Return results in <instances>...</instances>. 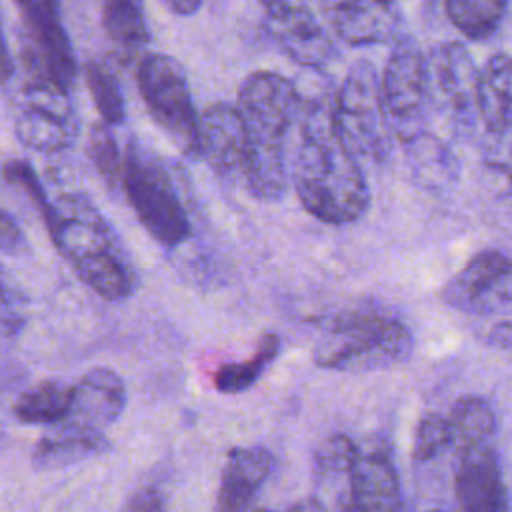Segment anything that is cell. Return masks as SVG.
<instances>
[{
    "instance_id": "4fadbf2b",
    "label": "cell",
    "mask_w": 512,
    "mask_h": 512,
    "mask_svg": "<svg viewBox=\"0 0 512 512\" xmlns=\"http://www.w3.org/2000/svg\"><path fill=\"white\" fill-rule=\"evenodd\" d=\"M266 28L282 52L302 66L320 68L336 56L332 38L308 4L266 12Z\"/></svg>"
},
{
    "instance_id": "277c9868",
    "label": "cell",
    "mask_w": 512,
    "mask_h": 512,
    "mask_svg": "<svg viewBox=\"0 0 512 512\" xmlns=\"http://www.w3.org/2000/svg\"><path fill=\"white\" fill-rule=\"evenodd\" d=\"M412 348V332L402 320L376 310H348L322 328L312 360L324 370L368 372L404 362Z\"/></svg>"
},
{
    "instance_id": "9a60e30c",
    "label": "cell",
    "mask_w": 512,
    "mask_h": 512,
    "mask_svg": "<svg viewBox=\"0 0 512 512\" xmlns=\"http://www.w3.org/2000/svg\"><path fill=\"white\" fill-rule=\"evenodd\" d=\"M340 40L352 46L382 44L398 36L400 12L392 0H318Z\"/></svg>"
},
{
    "instance_id": "3957f363",
    "label": "cell",
    "mask_w": 512,
    "mask_h": 512,
    "mask_svg": "<svg viewBox=\"0 0 512 512\" xmlns=\"http://www.w3.org/2000/svg\"><path fill=\"white\" fill-rule=\"evenodd\" d=\"M236 106L248 140L242 180L254 198L276 202L288 188L286 140L298 122L302 96L282 74L260 70L242 82Z\"/></svg>"
},
{
    "instance_id": "9c48e42d",
    "label": "cell",
    "mask_w": 512,
    "mask_h": 512,
    "mask_svg": "<svg viewBox=\"0 0 512 512\" xmlns=\"http://www.w3.org/2000/svg\"><path fill=\"white\" fill-rule=\"evenodd\" d=\"M382 106L388 126L402 144L424 130L430 100L428 58L414 38L396 40L380 78Z\"/></svg>"
},
{
    "instance_id": "44dd1931",
    "label": "cell",
    "mask_w": 512,
    "mask_h": 512,
    "mask_svg": "<svg viewBox=\"0 0 512 512\" xmlns=\"http://www.w3.org/2000/svg\"><path fill=\"white\" fill-rule=\"evenodd\" d=\"M108 448L110 442L102 432L70 422H58L36 442L32 452V466L36 470H58L90 460Z\"/></svg>"
},
{
    "instance_id": "2e32d148",
    "label": "cell",
    "mask_w": 512,
    "mask_h": 512,
    "mask_svg": "<svg viewBox=\"0 0 512 512\" xmlns=\"http://www.w3.org/2000/svg\"><path fill=\"white\" fill-rule=\"evenodd\" d=\"M454 494L458 506L468 512L508 510V494L492 444L458 452Z\"/></svg>"
},
{
    "instance_id": "f1b7e54d",
    "label": "cell",
    "mask_w": 512,
    "mask_h": 512,
    "mask_svg": "<svg viewBox=\"0 0 512 512\" xmlns=\"http://www.w3.org/2000/svg\"><path fill=\"white\" fill-rule=\"evenodd\" d=\"M84 80L92 96V102L102 116V122L110 126L124 124L126 104L120 82L114 76V72L106 64L90 60L84 64Z\"/></svg>"
},
{
    "instance_id": "7402d4cb",
    "label": "cell",
    "mask_w": 512,
    "mask_h": 512,
    "mask_svg": "<svg viewBox=\"0 0 512 512\" xmlns=\"http://www.w3.org/2000/svg\"><path fill=\"white\" fill-rule=\"evenodd\" d=\"M476 112L492 134H504L512 128V56L494 54L482 66L476 86Z\"/></svg>"
},
{
    "instance_id": "484cf974",
    "label": "cell",
    "mask_w": 512,
    "mask_h": 512,
    "mask_svg": "<svg viewBox=\"0 0 512 512\" xmlns=\"http://www.w3.org/2000/svg\"><path fill=\"white\" fill-rule=\"evenodd\" d=\"M102 26L110 42L126 56L148 44V24L142 0H102Z\"/></svg>"
},
{
    "instance_id": "4316f807",
    "label": "cell",
    "mask_w": 512,
    "mask_h": 512,
    "mask_svg": "<svg viewBox=\"0 0 512 512\" xmlns=\"http://www.w3.org/2000/svg\"><path fill=\"white\" fill-rule=\"evenodd\" d=\"M280 352V338L274 332H268L260 338L254 354L240 362H230L220 366L214 376V388L222 394H240L256 384L262 376L266 366L278 356Z\"/></svg>"
},
{
    "instance_id": "8d00e7d4",
    "label": "cell",
    "mask_w": 512,
    "mask_h": 512,
    "mask_svg": "<svg viewBox=\"0 0 512 512\" xmlns=\"http://www.w3.org/2000/svg\"><path fill=\"white\" fill-rule=\"evenodd\" d=\"M266 12L278 10V8H288V6H298V4H308V0H260Z\"/></svg>"
},
{
    "instance_id": "7c38bea8",
    "label": "cell",
    "mask_w": 512,
    "mask_h": 512,
    "mask_svg": "<svg viewBox=\"0 0 512 512\" xmlns=\"http://www.w3.org/2000/svg\"><path fill=\"white\" fill-rule=\"evenodd\" d=\"M476 64L458 42L444 44L428 58L430 98L438 96L440 106L448 110V116L456 126H468L476 112V86H478Z\"/></svg>"
},
{
    "instance_id": "ffe728a7",
    "label": "cell",
    "mask_w": 512,
    "mask_h": 512,
    "mask_svg": "<svg viewBox=\"0 0 512 512\" xmlns=\"http://www.w3.org/2000/svg\"><path fill=\"white\" fill-rule=\"evenodd\" d=\"M356 448L344 434H334L318 446L314 456V498L320 508L350 510V474Z\"/></svg>"
},
{
    "instance_id": "52a82bcc",
    "label": "cell",
    "mask_w": 512,
    "mask_h": 512,
    "mask_svg": "<svg viewBox=\"0 0 512 512\" xmlns=\"http://www.w3.org/2000/svg\"><path fill=\"white\" fill-rule=\"evenodd\" d=\"M136 82L150 116L174 146L200 158V116L182 64L168 54H148L138 64Z\"/></svg>"
},
{
    "instance_id": "1f68e13d",
    "label": "cell",
    "mask_w": 512,
    "mask_h": 512,
    "mask_svg": "<svg viewBox=\"0 0 512 512\" xmlns=\"http://www.w3.org/2000/svg\"><path fill=\"white\" fill-rule=\"evenodd\" d=\"M4 180L16 188H20L30 202L36 206V210L40 212V216H44V212L50 206V198L46 196V190L40 182V178L36 176L34 168L20 158H10L4 162Z\"/></svg>"
},
{
    "instance_id": "cb8c5ba5",
    "label": "cell",
    "mask_w": 512,
    "mask_h": 512,
    "mask_svg": "<svg viewBox=\"0 0 512 512\" xmlns=\"http://www.w3.org/2000/svg\"><path fill=\"white\" fill-rule=\"evenodd\" d=\"M74 386L60 380H44L24 390L14 402V418L22 424H58L72 408Z\"/></svg>"
},
{
    "instance_id": "603a6c76",
    "label": "cell",
    "mask_w": 512,
    "mask_h": 512,
    "mask_svg": "<svg viewBox=\"0 0 512 512\" xmlns=\"http://www.w3.org/2000/svg\"><path fill=\"white\" fill-rule=\"evenodd\" d=\"M404 148L412 176L422 188L440 192L450 188L458 180V158L452 148L438 136L422 130L414 138L404 142Z\"/></svg>"
},
{
    "instance_id": "5bb4252c",
    "label": "cell",
    "mask_w": 512,
    "mask_h": 512,
    "mask_svg": "<svg viewBox=\"0 0 512 512\" xmlns=\"http://www.w3.org/2000/svg\"><path fill=\"white\" fill-rule=\"evenodd\" d=\"M200 158L220 176L244 178L248 140L238 106L216 102L200 114Z\"/></svg>"
},
{
    "instance_id": "d6a6232c",
    "label": "cell",
    "mask_w": 512,
    "mask_h": 512,
    "mask_svg": "<svg viewBox=\"0 0 512 512\" xmlns=\"http://www.w3.org/2000/svg\"><path fill=\"white\" fill-rule=\"evenodd\" d=\"M486 342L498 350H512V320H500L486 332Z\"/></svg>"
},
{
    "instance_id": "836d02e7",
    "label": "cell",
    "mask_w": 512,
    "mask_h": 512,
    "mask_svg": "<svg viewBox=\"0 0 512 512\" xmlns=\"http://www.w3.org/2000/svg\"><path fill=\"white\" fill-rule=\"evenodd\" d=\"M24 242V236L20 232V226L18 222H14V218L10 216L8 210L2 212V248L8 252V250H16L20 244Z\"/></svg>"
},
{
    "instance_id": "7a4b0ae2",
    "label": "cell",
    "mask_w": 512,
    "mask_h": 512,
    "mask_svg": "<svg viewBox=\"0 0 512 512\" xmlns=\"http://www.w3.org/2000/svg\"><path fill=\"white\" fill-rule=\"evenodd\" d=\"M42 218L58 254L92 292L110 302L134 292L132 260L112 224L86 194H60Z\"/></svg>"
},
{
    "instance_id": "e0dca14e",
    "label": "cell",
    "mask_w": 512,
    "mask_h": 512,
    "mask_svg": "<svg viewBox=\"0 0 512 512\" xmlns=\"http://www.w3.org/2000/svg\"><path fill=\"white\" fill-rule=\"evenodd\" d=\"M398 508H402V488L388 448L358 446L350 474V510Z\"/></svg>"
},
{
    "instance_id": "5b68a950",
    "label": "cell",
    "mask_w": 512,
    "mask_h": 512,
    "mask_svg": "<svg viewBox=\"0 0 512 512\" xmlns=\"http://www.w3.org/2000/svg\"><path fill=\"white\" fill-rule=\"evenodd\" d=\"M122 188L136 218L158 244L172 248L190 236V218L172 176L136 138L124 148Z\"/></svg>"
},
{
    "instance_id": "8fae6325",
    "label": "cell",
    "mask_w": 512,
    "mask_h": 512,
    "mask_svg": "<svg viewBox=\"0 0 512 512\" xmlns=\"http://www.w3.org/2000/svg\"><path fill=\"white\" fill-rule=\"evenodd\" d=\"M446 306L474 316L512 310V260L496 250L480 252L442 288Z\"/></svg>"
},
{
    "instance_id": "30bf717a",
    "label": "cell",
    "mask_w": 512,
    "mask_h": 512,
    "mask_svg": "<svg viewBox=\"0 0 512 512\" xmlns=\"http://www.w3.org/2000/svg\"><path fill=\"white\" fill-rule=\"evenodd\" d=\"M22 12V60L30 78H44L66 88L76 78L72 44L60 22L58 0H16Z\"/></svg>"
},
{
    "instance_id": "6da1fadb",
    "label": "cell",
    "mask_w": 512,
    "mask_h": 512,
    "mask_svg": "<svg viewBox=\"0 0 512 512\" xmlns=\"http://www.w3.org/2000/svg\"><path fill=\"white\" fill-rule=\"evenodd\" d=\"M292 182L304 210L324 224H352L368 210L370 188L336 130L334 98H302Z\"/></svg>"
},
{
    "instance_id": "ac0fdd59",
    "label": "cell",
    "mask_w": 512,
    "mask_h": 512,
    "mask_svg": "<svg viewBox=\"0 0 512 512\" xmlns=\"http://www.w3.org/2000/svg\"><path fill=\"white\" fill-rule=\"evenodd\" d=\"M124 380L110 368H90L74 386L70 414L62 422L102 432L114 424L126 408Z\"/></svg>"
},
{
    "instance_id": "d6986e66",
    "label": "cell",
    "mask_w": 512,
    "mask_h": 512,
    "mask_svg": "<svg viewBox=\"0 0 512 512\" xmlns=\"http://www.w3.org/2000/svg\"><path fill=\"white\" fill-rule=\"evenodd\" d=\"M272 454L264 446H236L228 452L220 476L216 508L226 512L252 508L272 472Z\"/></svg>"
},
{
    "instance_id": "4dcf8cb0",
    "label": "cell",
    "mask_w": 512,
    "mask_h": 512,
    "mask_svg": "<svg viewBox=\"0 0 512 512\" xmlns=\"http://www.w3.org/2000/svg\"><path fill=\"white\" fill-rule=\"evenodd\" d=\"M446 448H450L448 418L440 414H426L416 426L412 458L416 462H428Z\"/></svg>"
},
{
    "instance_id": "d4e9b609",
    "label": "cell",
    "mask_w": 512,
    "mask_h": 512,
    "mask_svg": "<svg viewBox=\"0 0 512 512\" xmlns=\"http://www.w3.org/2000/svg\"><path fill=\"white\" fill-rule=\"evenodd\" d=\"M450 448L464 452L474 446L490 444L496 432V414L492 406L478 396H462L450 408Z\"/></svg>"
},
{
    "instance_id": "e575fe53",
    "label": "cell",
    "mask_w": 512,
    "mask_h": 512,
    "mask_svg": "<svg viewBox=\"0 0 512 512\" xmlns=\"http://www.w3.org/2000/svg\"><path fill=\"white\" fill-rule=\"evenodd\" d=\"M128 508H134V510H158V508H162V496L158 492H152V490H142L140 494H136L132 498Z\"/></svg>"
},
{
    "instance_id": "d590c367",
    "label": "cell",
    "mask_w": 512,
    "mask_h": 512,
    "mask_svg": "<svg viewBox=\"0 0 512 512\" xmlns=\"http://www.w3.org/2000/svg\"><path fill=\"white\" fill-rule=\"evenodd\" d=\"M200 2H202V0H164V4H166L172 12L182 14V16L196 12L198 6H200Z\"/></svg>"
},
{
    "instance_id": "83f0119b",
    "label": "cell",
    "mask_w": 512,
    "mask_h": 512,
    "mask_svg": "<svg viewBox=\"0 0 512 512\" xmlns=\"http://www.w3.org/2000/svg\"><path fill=\"white\" fill-rule=\"evenodd\" d=\"M508 0H446L450 22L470 40L488 38L500 24Z\"/></svg>"
},
{
    "instance_id": "f546056e",
    "label": "cell",
    "mask_w": 512,
    "mask_h": 512,
    "mask_svg": "<svg viewBox=\"0 0 512 512\" xmlns=\"http://www.w3.org/2000/svg\"><path fill=\"white\" fill-rule=\"evenodd\" d=\"M88 154L102 176V180L110 188L122 186V164H124V154L120 156V150L116 146L114 134L110 130V124H94L88 134Z\"/></svg>"
},
{
    "instance_id": "ba28073f",
    "label": "cell",
    "mask_w": 512,
    "mask_h": 512,
    "mask_svg": "<svg viewBox=\"0 0 512 512\" xmlns=\"http://www.w3.org/2000/svg\"><path fill=\"white\" fill-rule=\"evenodd\" d=\"M80 132V120L68 88L42 78H30L14 104V134L22 146L56 154L68 150Z\"/></svg>"
},
{
    "instance_id": "8992f818",
    "label": "cell",
    "mask_w": 512,
    "mask_h": 512,
    "mask_svg": "<svg viewBox=\"0 0 512 512\" xmlns=\"http://www.w3.org/2000/svg\"><path fill=\"white\" fill-rule=\"evenodd\" d=\"M334 124L358 160L382 162L392 148V130L388 126L380 78L372 62H356L340 82L334 94Z\"/></svg>"
}]
</instances>
